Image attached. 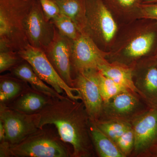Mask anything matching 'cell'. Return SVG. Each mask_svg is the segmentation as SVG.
<instances>
[{"label":"cell","instance_id":"obj_1","mask_svg":"<svg viewBox=\"0 0 157 157\" xmlns=\"http://www.w3.org/2000/svg\"><path fill=\"white\" fill-rule=\"evenodd\" d=\"M80 100L67 96L51 98L39 111V128L53 125L65 143L71 147L72 157L94 156L95 150L90 131V119Z\"/></svg>","mask_w":157,"mask_h":157},{"label":"cell","instance_id":"obj_2","mask_svg":"<svg viewBox=\"0 0 157 157\" xmlns=\"http://www.w3.org/2000/svg\"><path fill=\"white\" fill-rule=\"evenodd\" d=\"M33 0H0V52L18 53L29 43L25 22Z\"/></svg>","mask_w":157,"mask_h":157},{"label":"cell","instance_id":"obj_3","mask_svg":"<svg viewBox=\"0 0 157 157\" xmlns=\"http://www.w3.org/2000/svg\"><path fill=\"white\" fill-rule=\"evenodd\" d=\"M45 127L19 143L10 144L8 157H73L72 148L61 139L56 128Z\"/></svg>","mask_w":157,"mask_h":157},{"label":"cell","instance_id":"obj_4","mask_svg":"<svg viewBox=\"0 0 157 157\" xmlns=\"http://www.w3.org/2000/svg\"><path fill=\"white\" fill-rule=\"evenodd\" d=\"M18 54L23 60L32 66L41 79L59 94H61L65 92L70 99L81 101L79 90L76 88L70 87L65 82L49 61L44 51L29 44Z\"/></svg>","mask_w":157,"mask_h":157},{"label":"cell","instance_id":"obj_5","mask_svg":"<svg viewBox=\"0 0 157 157\" xmlns=\"http://www.w3.org/2000/svg\"><path fill=\"white\" fill-rule=\"evenodd\" d=\"M86 24L83 32L96 42H110L117 26L112 14L101 0H85Z\"/></svg>","mask_w":157,"mask_h":157},{"label":"cell","instance_id":"obj_6","mask_svg":"<svg viewBox=\"0 0 157 157\" xmlns=\"http://www.w3.org/2000/svg\"><path fill=\"white\" fill-rule=\"evenodd\" d=\"M149 108L138 94L127 90L103 103L99 120H114L131 123Z\"/></svg>","mask_w":157,"mask_h":157},{"label":"cell","instance_id":"obj_7","mask_svg":"<svg viewBox=\"0 0 157 157\" xmlns=\"http://www.w3.org/2000/svg\"><path fill=\"white\" fill-rule=\"evenodd\" d=\"M39 113L27 114L1 103L0 121L4 125L6 141L10 145L17 144L39 130Z\"/></svg>","mask_w":157,"mask_h":157},{"label":"cell","instance_id":"obj_8","mask_svg":"<svg viewBox=\"0 0 157 157\" xmlns=\"http://www.w3.org/2000/svg\"><path fill=\"white\" fill-rule=\"evenodd\" d=\"M108 53L101 50L93 39L83 31L72 41V68L77 73L91 70H98L107 63Z\"/></svg>","mask_w":157,"mask_h":157},{"label":"cell","instance_id":"obj_9","mask_svg":"<svg viewBox=\"0 0 157 157\" xmlns=\"http://www.w3.org/2000/svg\"><path fill=\"white\" fill-rule=\"evenodd\" d=\"M135 134L132 155L147 156L157 146V108H149L131 122Z\"/></svg>","mask_w":157,"mask_h":157},{"label":"cell","instance_id":"obj_10","mask_svg":"<svg viewBox=\"0 0 157 157\" xmlns=\"http://www.w3.org/2000/svg\"><path fill=\"white\" fill-rule=\"evenodd\" d=\"M74 87L79 90L90 120L100 118L103 101L99 87V71L91 70L76 73Z\"/></svg>","mask_w":157,"mask_h":157},{"label":"cell","instance_id":"obj_11","mask_svg":"<svg viewBox=\"0 0 157 157\" xmlns=\"http://www.w3.org/2000/svg\"><path fill=\"white\" fill-rule=\"evenodd\" d=\"M56 27L45 18L39 0H33L25 22L29 45L44 51L53 40Z\"/></svg>","mask_w":157,"mask_h":157},{"label":"cell","instance_id":"obj_12","mask_svg":"<svg viewBox=\"0 0 157 157\" xmlns=\"http://www.w3.org/2000/svg\"><path fill=\"white\" fill-rule=\"evenodd\" d=\"M72 41L56 28L53 40L44 51L63 80L69 86L74 88L71 59Z\"/></svg>","mask_w":157,"mask_h":157},{"label":"cell","instance_id":"obj_13","mask_svg":"<svg viewBox=\"0 0 157 157\" xmlns=\"http://www.w3.org/2000/svg\"><path fill=\"white\" fill-rule=\"evenodd\" d=\"M133 79L139 94L148 107L157 108V60L156 59L135 67Z\"/></svg>","mask_w":157,"mask_h":157},{"label":"cell","instance_id":"obj_14","mask_svg":"<svg viewBox=\"0 0 157 157\" xmlns=\"http://www.w3.org/2000/svg\"><path fill=\"white\" fill-rule=\"evenodd\" d=\"M51 98L29 87L11 101L10 105H7L24 113L35 114L43 109L48 104Z\"/></svg>","mask_w":157,"mask_h":157},{"label":"cell","instance_id":"obj_15","mask_svg":"<svg viewBox=\"0 0 157 157\" xmlns=\"http://www.w3.org/2000/svg\"><path fill=\"white\" fill-rule=\"evenodd\" d=\"M133 70V66H128L117 61L107 62L98 68L99 72L104 76L139 94L134 83Z\"/></svg>","mask_w":157,"mask_h":157},{"label":"cell","instance_id":"obj_16","mask_svg":"<svg viewBox=\"0 0 157 157\" xmlns=\"http://www.w3.org/2000/svg\"><path fill=\"white\" fill-rule=\"evenodd\" d=\"M12 73L15 77L29 83L33 89L50 98H60L63 96L41 79L28 62L18 64L13 68Z\"/></svg>","mask_w":157,"mask_h":157},{"label":"cell","instance_id":"obj_17","mask_svg":"<svg viewBox=\"0 0 157 157\" xmlns=\"http://www.w3.org/2000/svg\"><path fill=\"white\" fill-rule=\"evenodd\" d=\"M90 131L96 153L100 157H124L116 144L90 120Z\"/></svg>","mask_w":157,"mask_h":157},{"label":"cell","instance_id":"obj_18","mask_svg":"<svg viewBox=\"0 0 157 157\" xmlns=\"http://www.w3.org/2000/svg\"><path fill=\"white\" fill-rule=\"evenodd\" d=\"M59 9L60 14L70 17L79 30L83 31L86 24L85 0H53Z\"/></svg>","mask_w":157,"mask_h":157},{"label":"cell","instance_id":"obj_19","mask_svg":"<svg viewBox=\"0 0 157 157\" xmlns=\"http://www.w3.org/2000/svg\"><path fill=\"white\" fill-rule=\"evenodd\" d=\"M155 39V34L153 32H147L135 37L126 47V56L135 59L146 55L151 50Z\"/></svg>","mask_w":157,"mask_h":157},{"label":"cell","instance_id":"obj_20","mask_svg":"<svg viewBox=\"0 0 157 157\" xmlns=\"http://www.w3.org/2000/svg\"><path fill=\"white\" fill-rule=\"evenodd\" d=\"M26 82L17 78L1 76L0 80V101L7 104L20 95L29 87Z\"/></svg>","mask_w":157,"mask_h":157},{"label":"cell","instance_id":"obj_21","mask_svg":"<svg viewBox=\"0 0 157 157\" xmlns=\"http://www.w3.org/2000/svg\"><path fill=\"white\" fill-rule=\"evenodd\" d=\"M97 126L114 142L132 126L131 123L114 120H98Z\"/></svg>","mask_w":157,"mask_h":157},{"label":"cell","instance_id":"obj_22","mask_svg":"<svg viewBox=\"0 0 157 157\" xmlns=\"http://www.w3.org/2000/svg\"><path fill=\"white\" fill-rule=\"evenodd\" d=\"M62 35L71 40L76 39L81 31L70 17L60 14L51 21Z\"/></svg>","mask_w":157,"mask_h":157},{"label":"cell","instance_id":"obj_23","mask_svg":"<svg viewBox=\"0 0 157 157\" xmlns=\"http://www.w3.org/2000/svg\"><path fill=\"white\" fill-rule=\"evenodd\" d=\"M99 87L103 103H107L118 94L128 90L104 76L100 72Z\"/></svg>","mask_w":157,"mask_h":157},{"label":"cell","instance_id":"obj_24","mask_svg":"<svg viewBox=\"0 0 157 157\" xmlns=\"http://www.w3.org/2000/svg\"><path fill=\"white\" fill-rule=\"evenodd\" d=\"M135 137L132 126L124 132L115 143L124 157L132 155L135 145Z\"/></svg>","mask_w":157,"mask_h":157},{"label":"cell","instance_id":"obj_25","mask_svg":"<svg viewBox=\"0 0 157 157\" xmlns=\"http://www.w3.org/2000/svg\"><path fill=\"white\" fill-rule=\"evenodd\" d=\"M21 59L18 53L12 51L0 52V73L14 68Z\"/></svg>","mask_w":157,"mask_h":157},{"label":"cell","instance_id":"obj_26","mask_svg":"<svg viewBox=\"0 0 157 157\" xmlns=\"http://www.w3.org/2000/svg\"><path fill=\"white\" fill-rule=\"evenodd\" d=\"M45 18L51 21L60 13L59 9L53 0H39Z\"/></svg>","mask_w":157,"mask_h":157},{"label":"cell","instance_id":"obj_27","mask_svg":"<svg viewBox=\"0 0 157 157\" xmlns=\"http://www.w3.org/2000/svg\"><path fill=\"white\" fill-rule=\"evenodd\" d=\"M139 7L142 17L155 20L157 23V4L140 5Z\"/></svg>","mask_w":157,"mask_h":157},{"label":"cell","instance_id":"obj_28","mask_svg":"<svg viewBox=\"0 0 157 157\" xmlns=\"http://www.w3.org/2000/svg\"><path fill=\"white\" fill-rule=\"evenodd\" d=\"M118 2L124 7H131L133 6L137 0H117Z\"/></svg>","mask_w":157,"mask_h":157},{"label":"cell","instance_id":"obj_29","mask_svg":"<svg viewBox=\"0 0 157 157\" xmlns=\"http://www.w3.org/2000/svg\"><path fill=\"white\" fill-rule=\"evenodd\" d=\"M0 141L1 143L6 141V132L4 125L1 121H0Z\"/></svg>","mask_w":157,"mask_h":157},{"label":"cell","instance_id":"obj_30","mask_svg":"<svg viewBox=\"0 0 157 157\" xmlns=\"http://www.w3.org/2000/svg\"><path fill=\"white\" fill-rule=\"evenodd\" d=\"M150 155H151V156L157 157V146L152 151Z\"/></svg>","mask_w":157,"mask_h":157},{"label":"cell","instance_id":"obj_31","mask_svg":"<svg viewBox=\"0 0 157 157\" xmlns=\"http://www.w3.org/2000/svg\"><path fill=\"white\" fill-rule=\"evenodd\" d=\"M147 1H149V2H153V1H157V0H147Z\"/></svg>","mask_w":157,"mask_h":157},{"label":"cell","instance_id":"obj_32","mask_svg":"<svg viewBox=\"0 0 157 157\" xmlns=\"http://www.w3.org/2000/svg\"><path fill=\"white\" fill-rule=\"evenodd\" d=\"M156 59V60H157V55H156V59Z\"/></svg>","mask_w":157,"mask_h":157}]
</instances>
